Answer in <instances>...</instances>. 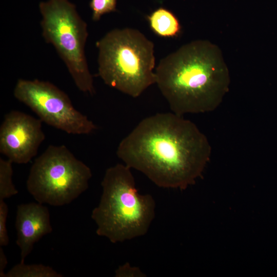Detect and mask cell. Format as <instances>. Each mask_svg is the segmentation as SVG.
Wrapping results in <instances>:
<instances>
[{
  "label": "cell",
  "instance_id": "obj_4",
  "mask_svg": "<svg viewBox=\"0 0 277 277\" xmlns=\"http://www.w3.org/2000/svg\"><path fill=\"white\" fill-rule=\"evenodd\" d=\"M96 46L98 74L106 85L135 98L155 84L154 44L139 30L114 29Z\"/></svg>",
  "mask_w": 277,
  "mask_h": 277
},
{
  "label": "cell",
  "instance_id": "obj_14",
  "mask_svg": "<svg viewBox=\"0 0 277 277\" xmlns=\"http://www.w3.org/2000/svg\"><path fill=\"white\" fill-rule=\"evenodd\" d=\"M8 213V207L4 200H0V246L8 245L9 242L6 222Z\"/></svg>",
  "mask_w": 277,
  "mask_h": 277
},
{
  "label": "cell",
  "instance_id": "obj_10",
  "mask_svg": "<svg viewBox=\"0 0 277 277\" xmlns=\"http://www.w3.org/2000/svg\"><path fill=\"white\" fill-rule=\"evenodd\" d=\"M151 29L158 36L173 37L178 35L181 26L176 16L170 10L160 7L147 16Z\"/></svg>",
  "mask_w": 277,
  "mask_h": 277
},
{
  "label": "cell",
  "instance_id": "obj_2",
  "mask_svg": "<svg viewBox=\"0 0 277 277\" xmlns=\"http://www.w3.org/2000/svg\"><path fill=\"white\" fill-rule=\"evenodd\" d=\"M155 73L171 112L182 116L214 111L229 91V71L222 52L207 40L181 46L160 61Z\"/></svg>",
  "mask_w": 277,
  "mask_h": 277
},
{
  "label": "cell",
  "instance_id": "obj_16",
  "mask_svg": "<svg viewBox=\"0 0 277 277\" xmlns=\"http://www.w3.org/2000/svg\"><path fill=\"white\" fill-rule=\"evenodd\" d=\"M2 247L0 246V277H5V269L8 264V260Z\"/></svg>",
  "mask_w": 277,
  "mask_h": 277
},
{
  "label": "cell",
  "instance_id": "obj_12",
  "mask_svg": "<svg viewBox=\"0 0 277 277\" xmlns=\"http://www.w3.org/2000/svg\"><path fill=\"white\" fill-rule=\"evenodd\" d=\"M12 162L0 158V200H4L18 193L12 181Z\"/></svg>",
  "mask_w": 277,
  "mask_h": 277
},
{
  "label": "cell",
  "instance_id": "obj_6",
  "mask_svg": "<svg viewBox=\"0 0 277 277\" xmlns=\"http://www.w3.org/2000/svg\"><path fill=\"white\" fill-rule=\"evenodd\" d=\"M90 168L65 145H49L32 164L26 181L28 192L39 203L69 204L84 192Z\"/></svg>",
  "mask_w": 277,
  "mask_h": 277
},
{
  "label": "cell",
  "instance_id": "obj_9",
  "mask_svg": "<svg viewBox=\"0 0 277 277\" xmlns=\"http://www.w3.org/2000/svg\"><path fill=\"white\" fill-rule=\"evenodd\" d=\"M15 226L16 243L21 250V262H24L35 243L52 231L48 208L38 202L18 205Z\"/></svg>",
  "mask_w": 277,
  "mask_h": 277
},
{
  "label": "cell",
  "instance_id": "obj_13",
  "mask_svg": "<svg viewBox=\"0 0 277 277\" xmlns=\"http://www.w3.org/2000/svg\"><path fill=\"white\" fill-rule=\"evenodd\" d=\"M117 0H91L89 6L92 10V19L98 21L104 14L116 11Z\"/></svg>",
  "mask_w": 277,
  "mask_h": 277
},
{
  "label": "cell",
  "instance_id": "obj_5",
  "mask_svg": "<svg viewBox=\"0 0 277 277\" xmlns=\"http://www.w3.org/2000/svg\"><path fill=\"white\" fill-rule=\"evenodd\" d=\"M42 35L55 49L76 86L82 92H95L93 78L85 55L87 25L69 0H48L39 4Z\"/></svg>",
  "mask_w": 277,
  "mask_h": 277
},
{
  "label": "cell",
  "instance_id": "obj_15",
  "mask_svg": "<svg viewBox=\"0 0 277 277\" xmlns=\"http://www.w3.org/2000/svg\"><path fill=\"white\" fill-rule=\"evenodd\" d=\"M115 277H145L146 275L138 267L129 263L120 266L115 271Z\"/></svg>",
  "mask_w": 277,
  "mask_h": 277
},
{
  "label": "cell",
  "instance_id": "obj_8",
  "mask_svg": "<svg viewBox=\"0 0 277 277\" xmlns=\"http://www.w3.org/2000/svg\"><path fill=\"white\" fill-rule=\"evenodd\" d=\"M42 123L19 111L7 113L0 127V152L13 163H29L45 138Z\"/></svg>",
  "mask_w": 277,
  "mask_h": 277
},
{
  "label": "cell",
  "instance_id": "obj_3",
  "mask_svg": "<svg viewBox=\"0 0 277 277\" xmlns=\"http://www.w3.org/2000/svg\"><path fill=\"white\" fill-rule=\"evenodd\" d=\"M101 186L100 202L91 215L97 235L112 243L145 235L155 218V201L150 194L138 193L131 168L120 163L107 168Z\"/></svg>",
  "mask_w": 277,
  "mask_h": 277
},
{
  "label": "cell",
  "instance_id": "obj_11",
  "mask_svg": "<svg viewBox=\"0 0 277 277\" xmlns=\"http://www.w3.org/2000/svg\"><path fill=\"white\" fill-rule=\"evenodd\" d=\"M51 267L43 264H26L20 262L5 274V277H62Z\"/></svg>",
  "mask_w": 277,
  "mask_h": 277
},
{
  "label": "cell",
  "instance_id": "obj_1",
  "mask_svg": "<svg viewBox=\"0 0 277 277\" xmlns=\"http://www.w3.org/2000/svg\"><path fill=\"white\" fill-rule=\"evenodd\" d=\"M211 152L195 124L171 112L141 121L120 142L116 155L157 186L183 190L202 175Z\"/></svg>",
  "mask_w": 277,
  "mask_h": 277
},
{
  "label": "cell",
  "instance_id": "obj_7",
  "mask_svg": "<svg viewBox=\"0 0 277 277\" xmlns=\"http://www.w3.org/2000/svg\"><path fill=\"white\" fill-rule=\"evenodd\" d=\"M13 94L42 122L68 134H89L96 129L91 120L74 107L68 95L49 82L19 79Z\"/></svg>",
  "mask_w": 277,
  "mask_h": 277
}]
</instances>
